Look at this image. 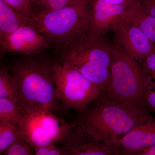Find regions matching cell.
Returning a JSON list of instances; mask_svg holds the SVG:
<instances>
[{"label":"cell","instance_id":"obj_5","mask_svg":"<svg viewBox=\"0 0 155 155\" xmlns=\"http://www.w3.org/2000/svg\"><path fill=\"white\" fill-rule=\"evenodd\" d=\"M91 0L58 10L35 13L33 24L50 46L56 48L87 32L91 17Z\"/></svg>","mask_w":155,"mask_h":155},{"label":"cell","instance_id":"obj_19","mask_svg":"<svg viewBox=\"0 0 155 155\" xmlns=\"http://www.w3.org/2000/svg\"><path fill=\"white\" fill-rule=\"evenodd\" d=\"M85 1L86 0H35L34 8L35 13L42 11L63 8Z\"/></svg>","mask_w":155,"mask_h":155},{"label":"cell","instance_id":"obj_10","mask_svg":"<svg viewBox=\"0 0 155 155\" xmlns=\"http://www.w3.org/2000/svg\"><path fill=\"white\" fill-rule=\"evenodd\" d=\"M127 5H114L101 0H91V33L106 35L120 22L135 2Z\"/></svg>","mask_w":155,"mask_h":155},{"label":"cell","instance_id":"obj_8","mask_svg":"<svg viewBox=\"0 0 155 155\" xmlns=\"http://www.w3.org/2000/svg\"><path fill=\"white\" fill-rule=\"evenodd\" d=\"M0 44L1 57L7 53L35 55L50 46L33 24L24 25L13 33L0 37Z\"/></svg>","mask_w":155,"mask_h":155},{"label":"cell","instance_id":"obj_2","mask_svg":"<svg viewBox=\"0 0 155 155\" xmlns=\"http://www.w3.org/2000/svg\"><path fill=\"white\" fill-rule=\"evenodd\" d=\"M54 65L37 60H25L12 67L11 74L19 85L18 105L28 115L41 114L58 105L55 94Z\"/></svg>","mask_w":155,"mask_h":155},{"label":"cell","instance_id":"obj_27","mask_svg":"<svg viewBox=\"0 0 155 155\" xmlns=\"http://www.w3.org/2000/svg\"><path fill=\"white\" fill-rule=\"evenodd\" d=\"M114 5H127L133 2L134 0H101Z\"/></svg>","mask_w":155,"mask_h":155},{"label":"cell","instance_id":"obj_18","mask_svg":"<svg viewBox=\"0 0 155 155\" xmlns=\"http://www.w3.org/2000/svg\"><path fill=\"white\" fill-rule=\"evenodd\" d=\"M19 135L18 125L0 121V153H3Z\"/></svg>","mask_w":155,"mask_h":155},{"label":"cell","instance_id":"obj_14","mask_svg":"<svg viewBox=\"0 0 155 155\" xmlns=\"http://www.w3.org/2000/svg\"><path fill=\"white\" fill-rule=\"evenodd\" d=\"M35 116L54 143L65 140L74 125V123L68 124L57 117L51 111Z\"/></svg>","mask_w":155,"mask_h":155},{"label":"cell","instance_id":"obj_15","mask_svg":"<svg viewBox=\"0 0 155 155\" xmlns=\"http://www.w3.org/2000/svg\"><path fill=\"white\" fill-rule=\"evenodd\" d=\"M122 19L130 21L137 25L155 44V17L140 11L136 0Z\"/></svg>","mask_w":155,"mask_h":155},{"label":"cell","instance_id":"obj_6","mask_svg":"<svg viewBox=\"0 0 155 155\" xmlns=\"http://www.w3.org/2000/svg\"><path fill=\"white\" fill-rule=\"evenodd\" d=\"M55 94L67 110L81 112L102 94V92L81 72L59 64L54 65Z\"/></svg>","mask_w":155,"mask_h":155},{"label":"cell","instance_id":"obj_4","mask_svg":"<svg viewBox=\"0 0 155 155\" xmlns=\"http://www.w3.org/2000/svg\"><path fill=\"white\" fill-rule=\"evenodd\" d=\"M114 46L110 80L102 93L138 116L149 115L146 100L147 84L139 64Z\"/></svg>","mask_w":155,"mask_h":155},{"label":"cell","instance_id":"obj_29","mask_svg":"<svg viewBox=\"0 0 155 155\" xmlns=\"http://www.w3.org/2000/svg\"><path fill=\"white\" fill-rule=\"evenodd\" d=\"M31 1H32V2H33V5H34V2L35 1V0H31Z\"/></svg>","mask_w":155,"mask_h":155},{"label":"cell","instance_id":"obj_13","mask_svg":"<svg viewBox=\"0 0 155 155\" xmlns=\"http://www.w3.org/2000/svg\"><path fill=\"white\" fill-rule=\"evenodd\" d=\"M33 24L31 17L14 10L0 0V37L10 34L20 27Z\"/></svg>","mask_w":155,"mask_h":155},{"label":"cell","instance_id":"obj_20","mask_svg":"<svg viewBox=\"0 0 155 155\" xmlns=\"http://www.w3.org/2000/svg\"><path fill=\"white\" fill-rule=\"evenodd\" d=\"M139 64L146 83L147 89L155 87V48Z\"/></svg>","mask_w":155,"mask_h":155},{"label":"cell","instance_id":"obj_22","mask_svg":"<svg viewBox=\"0 0 155 155\" xmlns=\"http://www.w3.org/2000/svg\"><path fill=\"white\" fill-rule=\"evenodd\" d=\"M14 10L31 17L35 14L33 3L31 0H4Z\"/></svg>","mask_w":155,"mask_h":155},{"label":"cell","instance_id":"obj_11","mask_svg":"<svg viewBox=\"0 0 155 155\" xmlns=\"http://www.w3.org/2000/svg\"><path fill=\"white\" fill-rule=\"evenodd\" d=\"M65 140L66 141L65 150L68 155H119L114 147L97 140L85 130L75 125Z\"/></svg>","mask_w":155,"mask_h":155},{"label":"cell","instance_id":"obj_25","mask_svg":"<svg viewBox=\"0 0 155 155\" xmlns=\"http://www.w3.org/2000/svg\"><path fill=\"white\" fill-rule=\"evenodd\" d=\"M54 143H52L49 145L35 147L34 148L35 155H50L51 148Z\"/></svg>","mask_w":155,"mask_h":155},{"label":"cell","instance_id":"obj_24","mask_svg":"<svg viewBox=\"0 0 155 155\" xmlns=\"http://www.w3.org/2000/svg\"><path fill=\"white\" fill-rule=\"evenodd\" d=\"M146 100L149 109L155 112V87L147 89Z\"/></svg>","mask_w":155,"mask_h":155},{"label":"cell","instance_id":"obj_7","mask_svg":"<svg viewBox=\"0 0 155 155\" xmlns=\"http://www.w3.org/2000/svg\"><path fill=\"white\" fill-rule=\"evenodd\" d=\"M113 44L138 64L154 49L155 44L150 40L137 25L122 19L111 30Z\"/></svg>","mask_w":155,"mask_h":155},{"label":"cell","instance_id":"obj_28","mask_svg":"<svg viewBox=\"0 0 155 155\" xmlns=\"http://www.w3.org/2000/svg\"><path fill=\"white\" fill-rule=\"evenodd\" d=\"M138 155H155V144L143 150Z\"/></svg>","mask_w":155,"mask_h":155},{"label":"cell","instance_id":"obj_21","mask_svg":"<svg viewBox=\"0 0 155 155\" xmlns=\"http://www.w3.org/2000/svg\"><path fill=\"white\" fill-rule=\"evenodd\" d=\"M3 153L6 155H35V150L20 134Z\"/></svg>","mask_w":155,"mask_h":155},{"label":"cell","instance_id":"obj_16","mask_svg":"<svg viewBox=\"0 0 155 155\" xmlns=\"http://www.w3.org/2000/svg\"><path fill=\"white\" fill-rule=\"evenodd\" d=\"M19 85L14 75L1 66L0 69V98L6 99L18 104Z\"/></svg>","mask_w":155,"mask_h":155},{"label":"cell","instance_id":"obj_17","mask_svg":"<svg viewBox=\"0 0 155 155\" xmlns=\"http://www.w3.org/2000/svg\"><path fill=\"white\" fill-rule=\"evenodd\" d=\"M25 114L17 104L9 100L0 98V121L18 125Z\"/></svg>","mask_w":155,"mask_h":155},{"label":"cell","instance_id":"obj_23","mask_svg":"<svg viewBox=\"0 0 155 155\" xmlns=\"http://www.w3.org/2000/svg\"><path fill=\"white\" fill-rule=\"evenodd\" d=\"M139 9L145 14L155 17V0H136Z\"/></svg>","mask_w":155,"mask_h":155},{"label":"cell","instance_id":"obj_12","mask_svg":"<svg viewBox=\"0 0 155 155\" xmlns=\"http://www.w3.org/2000/svg\"><path fill=\"white\" fill-rule=\"evenodd\" d=\"M18 126L20 135L34 148L36 147L54 143L46 133L35 115L25 114Z\"/></svg>","mask_w":155,"mask_h":155},{"label":"cell","instance_id":"obj_9","mask_svg":"<svg viewBox=\"0 0 155 155\" xmlns=\"http://www.w3.org/2000/svg\"><path fill=\"white\" fill-rule=\"evenodd\" d=\"M155 144V119L147 115L141 121L121 138L113 140L119 155H138L143 150Z\"/></svg>","mask_w":155,"mask_h":155},{"label":"cell","instance_id":"obj_1","mask_svg":"<svg viewBox=\"0 0 155 155\" xmlns=\"http://www.w3.org/2000/svg\"><path fill=\"white\" fill-rule=\"evenodd\" d=\"M113 43L106 35L87 31L57 48L60 64L81 72L102 93L110 80Z\"/></svg>","mask_w":155,"mask_h":155},{"label":"cell","instance_id":"obj_3","mask_svg":"<svg viewBox=\"0 0 155 155\" xmlns=\"http://www.w3.org/2000/svg\"><path fill=\"white\" fill-rule=\"evenodd\" d=\"M79 114L74 125L109 146L147 116L137 115L104 93Z\"/></svg>","mask_w":155,"mask_h":155},{"label":"cell","instance_id":"obj_26","mask_svg":"<svg viewBox=\"0 0 155 155\" xmlns=\"http://www.w3.org/2000/svg\"><path fill=\"white\" fill-rule=\"evenodd\" d=\"M68 155V153L65 150L57 147L53 144L51 148L50 155Z\"/></svg>","mask_w":155,"mask_h":155}]
</instances>
